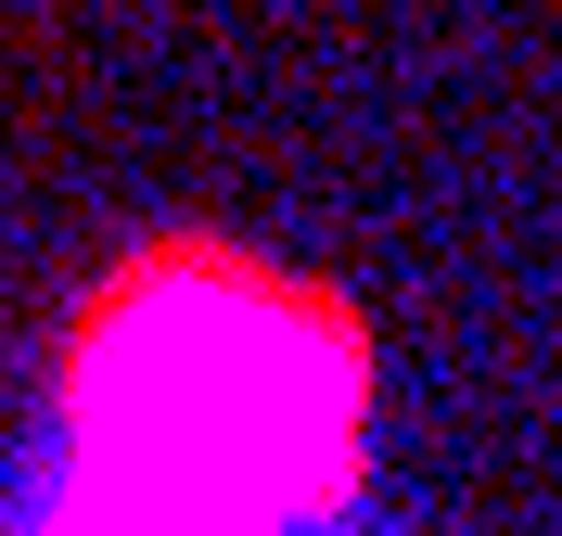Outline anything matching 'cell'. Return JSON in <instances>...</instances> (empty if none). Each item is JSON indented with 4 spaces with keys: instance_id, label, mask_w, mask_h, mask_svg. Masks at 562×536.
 <instances>
[{
    "instance_id": "2",
    "label": "cell",
    "mask_w": 562,
    "mask_h": 536,
    "mask_svg": "<svg viewBox=\"0 0 562 536\" xmlns=\"http://www.w3.org/2000/svg\"><path fill=\"white\" fill-rule=\"evenodd\" d=\"M52 536H281V524L244 511V499H192V486H140V472H90L77 460Z\"/></svg>"
},
{
    "instance_id": "1",
    "label": "cell",
    "mask_w": 562,
    "mask_h": 536,
    "mask_svg": "<svg viewBox=\"0 0 562 536\" xmlns=\"http://www.w3.org/2000/svg\"><path fill=\"white\" fill-rule=\"evenodd\" d=\"M358 320L269 255L154 243L65 320V434L90 472L244 499L269 524L358 499Z\"/></svg>"
}]
</instances>
